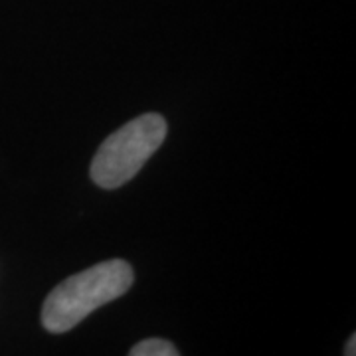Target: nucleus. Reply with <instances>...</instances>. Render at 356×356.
<instances>
[{
	"instance_id": "obj_2",
	"label": "nucleus",
	"mask_w": 356,
	"mask_h": 356,
	"mask_svg": "<svg viewBox=\"0 0 356 356\" xmlns=\"http://www.w3.org/2000/svg\"><path fill=\"white\" fill-rule=\"evenodd\" d=\"M166 119L159 113H145L125 123L103 140L89 168L91 180L105 191L127 184L147 165L166 139Z\"/></svg>"
},
{
	"instance_id": "obj_3",
	"label": "nucleus",
	"mask_w": 356,
	"mask_h": 356,
	"mask_svg": "<svg viewBox=\"0 0 356 356\" xmlns=\"http://www.w3.org/2000/svg\"><path fill=\"white\" fill-rule=\"evenodd\" d=\"M131 356H178V348L165 339H147L143 343L135 344L131 350Z\"/></svg>"
},
{
	"instance_id": "obj_4",
	"label": "nucleus",
	"mask_w": 356,
	"mask_h": 356,
	"mask_svg": "<svg viewBox=\"0 0 356 356\" xmlns=\"http://www.w3.org/2000/svg\"><path fill=\"white\" fill-rule=\"evenodd\" d=\"M355 339H356V334H353V339H350V344H346V350H344V355H356V350H355Z\"/></svg>"
},
{
	"instance_id": "obj_1",
	"label": "nucleus",
	"mask_w": 356,
	"mask_h": 356,
	"mask_svg": "<svg viewBox=\"0 0 356 356\" xmlns=\"http://www.w3.org/2000/svg\"><path fill=\"white\" fill-rule=\"evenodd\" d=\"M133 281V267L125 259H109L67 277L44 301V329L54 334L72 331L95 309L125 295Z\"/></svg>"
}]
</instances>
